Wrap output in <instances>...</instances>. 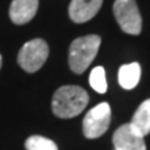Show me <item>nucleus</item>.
Returning a JSON list of instances; mask_svg holds the SVG:
<instances>
[{"mask_svg":"<svg viewBox=\"0 0 150 150\" xmlns=\"http://www.w3.org/2000/svg\"><path fill=\"white\" fill-rule=\"evenodd\" d=\"M49 57V46L43 39H32L21 47L17 61L24 71L36 72Z\"/></svg>","mask_w":150,"mask_h":150,"instance_id":"obj_3","label":"nucleus"},{"mask_svg":"<svg viewBox=\"0 0 150 150\" xmlns=\"http://www.w3.org/2000/svg\"><path fill=\"white\" fill-rule=\"evenodd\" d=\"M38 0H13L10 4L8 16L17 25L27 24L32 20L38 11Z\"/></svg>","mask_w":150,"mask_h":150,"instance_id":"obj_8","label":"nucleus"},{"mask_svg":"<svg viewBox=\"0 0 150 150\" xmlns=\"http://www.w3.org/2000/svg\"><path fill=\"white\" fill-rule=\"evenodd\" d=\"M112 11L124 32L129 35H139L142 31V17L135 0H115Z\"/></svg>","mask_w":150,"mask_h":150,"instance_id":"obj_4","label":"nucleus"},{"mask_svg":"<svg viewBox=\"0 0 150 150\" xmlns=\"http://www.w3.org/2000/svg\"><path fill=\"white\" fill-rule=\"evenodd\" d=\"M89 103V95L85 89L76 85H65L59 88L53 95L52 110L60 118H72L85 110Z\"/></svg>","mask_w":150,"mask_h":150,"instance_id":"obj_1","label":"nucleus"},{"mask_svg":"<svg viewBox=\"0 0 150 150\" xmlns=\"http://www.w3.org/2000/svg\"><path fill=\"white\" fill-rule=\"evenodd\" d=\"M89 83L97 93L107 92V81H106V71L103 67H95L89 75Z\"/></svg>","mask_w":150,"mask_h":150,"instance_id":"obj_12","label":"nucleus"},{"mask_svg":"<svg viewBox=\"0 0 150 150\" xmlns=\"http://www.w3.org/2000/svg\"><path fill=\"white\" fill-rule=\"evenodd\" d=\"M102 4L103 0H72L68 7V16L74 22L82 24L96 16Z\"/></svg>","mask_w":150,"mask_h":150,"instance_id":"obj_7","label":"nucleus"},{"mask_svg":"<svg viewBox=\"0 0 150 150\" xmlns=\"http://www.w3.org/2000/svg\"><path fill=\"white\" fill-rule=\"evenodd\" d=\"M0 68H1V54H0Z\"/></svg>","mask_w":150,"mask_h":150,"instance_id":"obj_13","label":"nucleus"},{"mask_svg":"<svg viewBox=\"0 0 150 150\" xmlns=\"http://www.w3.org/2000/svg\"><path fill=\"white\" fill-rule=\"evenodd\" d=\"M129 124L142 136L150 134V99L145 100L138 107Z\"/></svg>","mask_w":150,"mask_h":150,"instance_id":"obj_9","label":"nucleus"},{"mask_svg":"<svg viewBox=\"0 0 150 150\" xmlns=\"http://www.w3.org/2000/svg\"><path fill=\"white\" fill-rule=\"evenodd\" d=\"M111 122V108L108 103H100L86 112L82 129L88 139H96L107 132Z\"/></svg>","mask_w":150,"mask_h":150,"instance_id":"obj_5","label":"nucleus"},{"mask_svg":"<svg viewBox=\"0 0 150 150\" xmlns=\"http://www.w3.org/2000/svg\"><path fill=\"white\" fill-rule=\"evenodd\" d=\"M114 147L118 150H146L145 136L139 135L131 124H124L112 135Z\"/></svg>","mask_w":150,"mask_h":150,"instance_id":"obj_6","label":"nucleus"},{"mask_svg":"<svg viewBox=\"0 0 150 150\" xmlns=\"http://www.w3.org/2000/svg\"><path fill=\"white\" fill-rule=\"evenodd\" d=\"M115 150H118V149H115Z\"/></svg>","mask_w":150,"mask_h":150,"instance_id":"obj_14","label":"nucleus"},{"mask_svg":"<svg viewBox=\"0 0 150 150\" xmlns=\"http://www.w3.org/2000/svg\"><path fill=\"white\" fill-rule=\"evenodd\" d=\"M25 149L27 150H59L57 145L52 139L40 136V135H33L29 136L25 140Z\"/></svg>","mask_w":150,"mask_h":150,"instance_id":"obj_11","label":"nucleus"},{"mask_svg":"<svg viewBox=\"0 0 150 150\" xmlns=\"http://www.w3.org/2000/svg\"><path fill=\"white\" fill-rule=\"evenodd\" d=\"M102 39L99 35H86L75 39L70 46L68 64L72 72L82 74L95 60Z\"/></svg>","mask_w":150,"mask_h":150,"instance_id":"obj_2","label":"nucleus"},{"mask_svg":"<svg viewBox=\"0 0 150 150\" xmlns=\"http://www.w3.org/2000/svg\"><path fill=\"white\" fill-rule=\"evenodd\" d=\"M140 65L138 63H129L124 64L118 70V82L124 89H134L139 83L140 79Z\"/></svg>","mask_w":150,"mask_h":150,"instance_id":"obj_10","label":"nucleus"}]
</instances>
